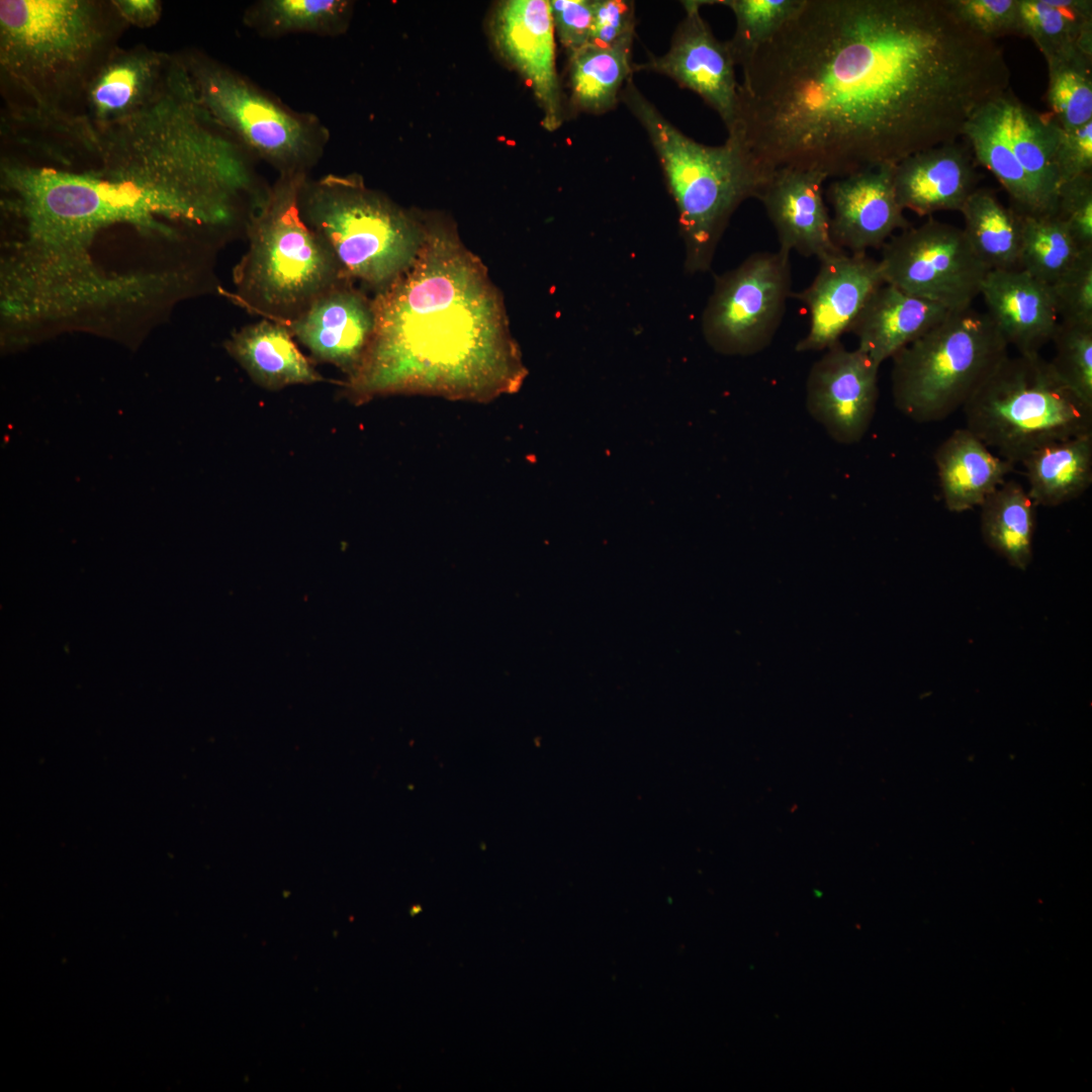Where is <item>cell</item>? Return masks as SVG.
Here are the masks:
<instances>
[{
  "instance_id": "cell-1",
  "label": "cell",
  "mask_w": 1092,
  "mask_h": 1092,
  "mask_svg": "<svg viewBox=\"0 0 1092 1092\" xmlns=\"http://www.w3.org/2000/svg\"><path fill=\"white\" fill-rule=\"evenodd\" d=\"M742 73L755 159L835 179L959 141L1010 84L1002 48L944 0H804Z\"/></svg>"
},
{
  "instance_id": "cell-2",
  "label": "cell",
  "mask_w": 1092,
  "mask_h": 1092,
  "mask_svg": "<svg viewBox=\"0 0 1092 1092\" xmlns=\"http://www.w3.org/2000/svg\"><path fill=\"white\" fill-rule=\"evenodd\" d=\"M374 334L343 383L355 404L392 394L488 402L528 374L484 264L441 225L425 224L414 263L375 293Z\"/></svg>"
},
{
  "instance_id": "cell-3",
  "label": "cell",
  "mask_w": 1092,
  "mask_h": 1092,
  "mask_svg": "<svg viewBox=\"0 0 1092 1092\" xmlns=\"http://www.w3.org/2000/svg\"><path fill=\"white\" fill-rule=\"evenodd\" d=\"M4 147L44 165L71 201L108 226L173 236L176 228L222 233L234 222L212 189L214 141L176 93L111 122L70 116L23 126Z\"/></svg>"
},
{
  "instance_id": "cell-4",
  "label": "cell",
  "mask_w": 1092,
  "mask_h": 1092,
  "mask_svg": "<svg viewBox=\"0 0 1092 1092\" xmlns=\"http://www.w3.org/2000/svg\"><path fill=\"white\" fill-rule=\"evenodd\" d=\"M125 26L112 1L1 0L3 116L75 115Z\"/></svg>"
},
{
  "instance_id": "cell-5",
  "label": "cell",
  "mask_w": 1092,
  "mask_h": 1092,
  "mask_svg": "<svg viewBox=\"0 0 1092 1092\" xmlns=\"http://www.w3.org/2000/svg\"><path fill=\"white\" fill-rule=\"evenodd\" d=\"M623 97L661 163L678 212L686 270L706 272L731 215L758 198L774 170L755 159L737 128L723 145L706 146L672 125L630 81Z\"/></svg>"
},
{
  "instance_id": "cell-6",
  "label": "cell",
  "mask_w": 1092,
  "mask_h": 1092,
  "mask_svg": "<svg viewBox=\"0 0 1092 1092\" xmlns=\"http://www.w3.org/2000/svg\"><path fill=\"white\" fill-rule=\"evenodd\" d=\"M306 177L278 175L270 185L247 223L248 249L234 270L237 303L282 325L347 279L331 249L300 215L298 197Z\"/></svg>"
},
{
  "instance_id": "cell-7",
  "label": "cell",
  "mask_w": 1092,
  "mask_h": 1092,
  "mask_svg": "<svg viewBox=\"0 0 1092 1092\" xmlns=\"http://www.w3.org/2000/svg\"><path fill=\"white\" fill-rule=\"evenodd\" d=\"M304 222L333 252L345 278L375 293L415 261L425 224L356 174L307 176L298 197Z\"/></svg>"
},
{
  "instance_id": "cell-8",
  "label": "cell",
  "mask_w": 1092,
  "mask_h": 1092,
  "mask_svg": "<svg viewBox=\"0 0 1092 1092\" xmlns=\"http://www.w3.org/2000/svg\"><path fill=\"white\" fill-rule=\"evenodd\" d=\"M963 412L966 428L1014 464L1041 445L1092 432V406L1039 353L1006 355Z\"/></svg>"
},
{
  "instance_id": "cell-9",
  "label": "cell",
  "mask_w": 1092,
  "mask_h": 1092,
  "mask_svg": "<svg viewBox=\"0 0 1092 1092\" xmlns=\"http://www.w3.org/2000/svg\"><path fill=\"white\" fill-rule=\"evenodd\" d=\"M210 115L258 162L278 175H307L322 160L330 130L247 75L199 51L181 54Z\"/></svg>"
},
{
  "instance_id": "cell-10",
  "label": "cell",
  "mask_w": 1092,
  "mask_h": 1092,
  "mask_svg": "<svg viewBox=\"0 0 1092 1092\" xmlns=\"http://www.w3.org/2000/svg\"><path fill=\"white\" fill-rule=\"evenodd\" d=\"M1008 347L986 312H948L892 358L895 406L917 423L943 421L963 408Z\"/></svg>"
},
{
  "instance_id": "cell-11",
  "label": "cell",
  "mask_w": 1092,
  "mask_h": 1092,
  "mask_svg": "<svg viewBox=\"0 0 1092 1092\" xmlns=\"http://www.w3.org/2000/svg\"><path fill=\"white\" fill-rule=\"evenodd\" d=\"M791 288L789 252L750 255L717 277L702 317L706 342L723 355L764 350L782 323Z\"/></svg>"
},
{
  "instance_id": "cell-12",
  "label": "cell",
  "mask_w": 1092,
  "mask_h": 1092,
  "mask_svg": "<svg viewBox=\"0 0 1092 1092\" xmlns=\"http://www.w3.org/2000/svg\"><path fill=\"white\" fill-rule=\"evenodd\" d=\"M879 262L884 283L948 311L971 307L989 272L963 229L932 217L893 235Z\"/></svg>"
},
{
  "instance_id": "cell-13",
  "label": "cell",
  "mask_w": 1092,
  "mask_h": 1092,
  "mask_svg": "<svg viewBox=\"0 0 1092 1092\" xmlns=\"http://www.w3.org/2000/svg\"><path fill=\"white\" fill-rule=\"evenodd\" d=\"M879 368L859 349L848 350L841 342L811 367L806 406L834 441L854 444L869 430L879 397Z\"/></svg>"
},
{
  "instance_id": "cell-14",
  "label": "cell",
  "mask_w": 1092,
  "mask_h": 1092,
  "mask_svg": "<svg viewBox=\"0 0 1092 1092\" xmlns=\"http://www.w3.org/2000/svg\"><path fill=\"white\" fill-rule=\"evenodd\" d=\"M705 1L685 2L686 17L669 51L648 67L700 95L721 117L728 132L739 114V83L727 42L719 41L702 18Z\"/></svg>"
},
{
  "instance_id": "cell-15",
  "label": "cell",
  "mask_w": 1092,
  "mask_h": 1092,
  "mask_svg": "<svg viewBox=\"0 0 1092 1092\" xmlns=\"http://www.w3.org/2000/svg\"><path fill=\"white\" fill-rule=\"evenodd\" d=\"M884 284L880 262L841 251L823 260L811 284L797 297L808 310V332L797 352L827 350L840 342L873 292Z\"/></svg>"
},
{
  "instance_id": "cell-16",
  "label": "cell",
  "mask_w": 1092,
  "mask_h": 1092,
  "mask_svg": "<svg viewBox=\"0 0 1092 1092\" xmlns=\"http://www.w3.org/2000/svg\"><path fill=\"white\" fill-rule=\"evenodd\" d=\"M183 66L181 54L116 47L92 75L75 115L96 122L129 116L157 100Z\"/></svg>"
},
{
  "instance_id": "cell-17",
  "label": "cell",
  "mask_w": 1092,
  "mask_h": 1092,
  "mask_svg": "<svg viewBox=\"0 0 1092 1092\" xmlns=\"http://www.w3.org/2000/svg\"><path fill=\"white\" fill-rule=\"evenodd\" d=\"M284 326L314 360L336 366L348 378L359 369L374 334L373 298L345 279Z\"/></svg>"
},
{
  "instance_id": "cell-18",
  "label": "cell",
  "mask_w": 1092,
  "mask_h": 1092,
  "mask_svg": "<svg viewBox=\"0 0 1092 1092\" xmlns=\"http://www.w3.org/2000/svg\"><path fill=\"white\" fill-rule=\"evenodd\" d=\"M493 35L500 53L532 88L543 111V126L548 130L559 127L562 108L549 1L500 3L493 18Z\"/></svg>"
},
{
  "instance_id": "cell-19",
  "label": "cell",
  "mask_w": 1092,
  "mask_h": 1092,
  "mask_svg": "<svg viewBox=\"0 0 1092 1092\" xmlns=\"http://www.w3.org/2000/svg\"><path fill=\"white\" fill-rule=\"evenodd\" d=\"M895 165H881L833 180L827 189L834 244L850 254L882 247L910 225L893 184Z\"/></svg>"
},
{
  "instance_id": "cell-20",
  "label": "cell",
  "mask_w": 1092,
  "mask_h": 1092,
  "mask_svg": "<svg viewBox=\"0 0 1092 1092\" xmlns=\"http://www.w3.org/2000/svg\"><path fill=\"white\" fill-rule=\"evenodd\" d=\"M826 179L823 173L800 168L772 171L757 199L774 225L780 249L819 261L843 251L831 237L823 197Z\"/></svg>"
},
{
  "instance_id": "cell-21",
  "label": "cell",
  "mask_w": 1092,
  "mask_h": 1092,
  "mask_svg": "<svg viewBox=\"0 0 1092 1092\" xmlns=\"http://www.w3.org/2000/svg\"><path fill=\"white\" fill-rule=\"evenodd\" d=\"M979 174L969 145L946 143L917 152L894 166L893 184L903 210L919 216L961 211L977 189Z\"/></svg>"
},
{
  "instance_id": "cell-22",
  "label": "cell",
  "mask_w": 1092,
  "mask_h": 1092,
  "mask_svg": "<svg viewBox=\"0 0 1092 1092\" xmlns=\"http://www.w3.org/2000/svg\"><path fill=\"white\" fill-rule=\"evenodd\" d=\"M980 295L986 313L1019 354L1039 353L1052 341L1060 321L1049 284L1020 268L989 270Z\"/></svg>"
},
{
  "instance_id": "cell-23",
  "label": "cell",
  "mask_w": 1092,
  "mask_h": 1092,
  "mask_svg": "<svg viewBox=\"0 0 1092 1092\" xmlns=\"http://www.w3.org/2000/svg\"><path fill=\"white\" fill-rule=\"evenodd\" d=\"M948 312L939 304L884 283L870 296L849 332L857 339V349L880 366Z\"/></svg>"
},
{
  "instance_id": "cell-24",
  "label": "cell",
  "mask_w": 1092,
  "mask_h": 1092,
  "mask_svg": "<svg viewBox=\"0 0 1092 1092\" xmlns=\"http://www.w3.org/2000/svg\"><path fill=\"white\" fill-rule=\"evenodd\" d=\"M934 462L942 500L952 513L980 507L1015 466L966 427L954 430L937 447Z\"/></svg>"
},
{
  "instance_id": "cell-25",
  "label": "cell",
  "mask_w": 1092,
  "mask_h": 1092,
  "mask_svg": "<svg viewBox=\"0 0 1092 1092\" xmlns=\"http://www.w3.org/2000/svg\"><path fill=\"white\" fill-rule=\"evenodd\" d=\"M1006 93L976 111L966 123L962 138L975 162L988 169L1002 185L1018 214H1054V208L1012 151L1006 125Z\"/></svg>"
},
{
  "instance_id": "cell-26",
  "label": "cell",
  "mask_w": 1092,
  "mask_h": 1092,
  "mask_svg": "<svg viewBox=\"0 0 1092 1092\" xmlns=\"http://www.w3.org/2000/svg\"><path fill=\"white\" fill-rule=\"evenodd\" d=\"M225 349L250 378L267 390L326 381L280 323L262 318L245 326L226 341Z\"/></svg>"
},
{
  "instance_id": "cell-27",
  "label": "cell",
  "mask_w": 1092,
  "mask_h": 1092,
  "mask_svg": "<svg viewBox=\"0 0 1092 1092\" xmlns=\"http://www.w3.org/2000/svg\"><path fill=\"white\" fill-rule=\"evenodd\" d=\"M1020 463L1036 506L1057 507L1081 496L1092 484V432L1053 441Z\"/></svg>"
},
{
  "instance_id": "cell-28",
  "label": "cell",
  "mask_w": 1092,
  "mask_h": 1092,
  "mask_svg": "<svg viewBox=\"0 0 1092 1092\" xmlns=\"http://www.w3.org/2000/svg\"><path fill=\"white\" fill-rule=\"evenodd\" d=\"M1036 507L1027 489L1015 480H1006L980 506L984 542L1021 570L1032 559Z\"/></svg>"
},
{
  "instance_id": "cell-29",
  "label": "cell",
  "mask_w": 1092,
  "mask_h": 1092,
  "mask_svg": "<svg viewBox=\"0 0 1092 1092\" xmlns=\"http://www.w3.org/2000/svg\"><path fill=\"white\" fill-rule=\"evenodd\" d=\"M352 9L348 0H257L247 6L242 21L265 38L295 33L332 37L346 31Z\"/></svg>"
},
{
  "instance_id": "cell-30",
  "label": "cell",
  "mask_w": 1092,
  "mask_h": 1092,
  "mask_svg": "<svg viewBox=\"0 0 1092 1092\" xmlns=\"http://www.w3.org/2000/svg\"><path fill=\"white\" fill-rule=\"evenodd\" d=\"M960 212L970 246L989 270L1019 268L1020 214L987 188H977Z\"/></svg>"
},
{
  "instance_id": "cell-31",
  "label": "cell",
  "mask_w": 1092,
  "mask_h": 1092,
  "mask_svg": "<svg viewBox=\"0 0 1092 1092\" xmlns=\"http://www.w3.org/2000/svg\"><path fill=\"white\" fill-rule=\"evenodd\" d=\"M1006 125L1018 164L1055 210L1060 185L1055 155L1061 126L1025 105L1010 89L1006 93Z\"/></svg>"
},
{
  "instance_id": "cell-32",
  "label": "cell",
  "mask_w": 1092,
  "mask_h": 1092,
  "mask_svg": "<svg viewBox=\"0 0 1092 1092\" xmlns=\"http://www.w3.org/2000/svg\"><path fill=\"white\" fill-rule=\"evenodd\" d=\"M1018 35L1029 37L1043 57L1080 52L1092 43V1L1018 0Z\"/></svg>"
},
{
  "instance_id": "cell-33",
  "label": "cell",
  "mask_w": 1092,
  "mask_h": 1092,
  "mask_svg": "<svg viewBox=\"0 0 1092 1092\" xmlns=\"http://www.w3.org/2000/svg\"><path fill=\"white\" fill-rule=\"evenodd\" d=\"M633 35L614 44H587L569 55L572 103L579 109L600 113L613 107L631 72Z\"/></svg>"
},
{
  "instance_id": "cell-34",
  "label": "cell",
  "mask_w": 1092,
  "mask_h": 1092,
  "mask_svg": "<svg viewBox=\"0 0 1092 1092\" xmlns=\"http://www.w3.org/2000/svg\"><path fill=\"white\" fill-rule=\"evenodd\" d=\"M1020 216L1019 268L1051 285L1086 251L1078 247L1055 214Z\"/></svg>"
},
{
  "instance_id": "cell-35",
  "label": "cell",
  "mask_w": 1092,
  "mask_h": 1092,
  "mask_svg": "<svg viewBox=\"0 0 1092 1092\" xmlns=\"http://www.w3.org/2000/svg\"><path fill=\"white\" fill-rule=\"evenodd\" d=\"M1046 100L1059 125L1071 130L1092 120V58L1076 52L1044 57Z\"/></svg>"
},
{
  "instance_id": "cell-36",
  "label": "cell",
  "mask_w": 1092,
  "mask_h": 1092,
  "mask_svg": "<svg viewBox=\"0 0 1092 1092\" xmlns=\"http://www.w3.org/2000/svg\"><path fill=\"white\" fill-rule=\"evenodd\" d=\"M804 0H722L736 20L735 33L727 42L736 65L745 68L757 51L799 11Z\"/></svg>"
},
{
  "instance_id": "cell-37",
  "label": "cell",
  "mask_w": 1092,
  "mask_h": 1092,
  "mask_svg": "<svg viewBox=\"0 0 1092 1092\" xmlns=\"http://www.w3.org/2000/svg\"><path fill=\"white\" fill-rule=\"evenodd\" d=\"M1050 361L1061 380L1092 406V326L1059 322Z\"/></svg>"
},
{
  "instance_id": "cell-38",
  "label": "cell",
  "mask_w": 1092,
  "mask_h": 1092,
  "mask_svg": "<svg viewBox=\"0 0 1092 1092\" xmlns=\"http://www.w3.org/2000/svg\"><path fill=\"white\" fill-rule=\"evenodd\" d=\"M1059 321L1092 326V251L1050 285Z\"/></svg>"
},
{
  "instance_id": "cell-39",
  "label": "cell",
  "mask_w": 1092,
  "mask_h": 1092,
  "mask_svg": "<svg viewBox=\"0 0 1092 1092\" xmlns=\"http://www.w3.org/2000/svg\"><path fill=\"white\" fill-rule=\"evenodd\" d=\"M944 1L957 18L985 37L1018 35V0Z\"/></svg>"
},
{
  "instance_id": "cell-40",
  "label": "cell",
  "mask_w": 1092,
  "mask_h": 1092,
  "mask_svg": "<svg viewBox=\"0 0 1092 1092\" xmlns=\"http://www.w3.org/2000/svg\"><path fill=\"white\" fill-rule=\"evenodd\" d=\"M1054 214L1082 251H1092V173L1059 185Z\"/></svg>"
},
{
  "instance_id": "cell-41",
  "label": "cell",
  "mask_w": 1092,
  "mask_h": 1092,
  "mask_svg": "<svg viewBox=\"0 0 1092 1092\" xmlns=\"http://www.w3.org/2000/svg\"><path fill=\"white\" fill-rule=\"evenodd\" d=\"M554 31L569 55L589 43L594 7L589 0L549 1Z\"/></svg>"
},
{
  "instance_id": "cell-42",
  "label": "cell",
  "mask_w": 1092,
  "mask_h": 1092,
  "mask_svg": "<svg viewBox=\"0 0 1092 1092\" xmlns=\"http://www.w3.org/2000/svg\"><path fill=\"white\" fill-rule=\"evenodd\" d=\"M1055 163L1060 184L1092 173V120L1071 130L1060 127Z\"/></svg>"
},
{
  "instance_id": "cell-43",
  "label": "cell",
  "mask_w": 1092,
  "mask_h": 1092,
  "mask_svg": "<svg viewBox=\"0 0 1092 1092\" xmlns=\"http://www.w3.org/2000/svg\"><path fill=\"white\" fill-rule=\"evenodd\" d=\"M594 17L589 43L608 47L633 35L632 5L619 0L593 1Z\"/></svg>"
},
{
  "instance_id": "cell-44",
  "label": "cell",
  "mask_w": 1092,
  "mask_h": 1092,
  "mask_svg": "<svg viewBox=\"0 0 1092 1092\" xmlns=\"http://www.w3.org/2000/svg\"><path fill=\"white\" fill-rule=\"evenodd\" d=\"M112 4L127 25L141 28L153 26L162 14V4L157 0H112Z\"/></svg>"
}]
</instances>
